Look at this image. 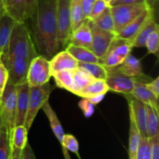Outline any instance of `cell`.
Wrapping results in <instances>:
<instances>
[{
    "instance_id": "obj_40",
    "label": "cell",
    "mask_w": 159,
    "mask_h": 159,
    "mask_svg": "<svg viewBox=\"0 0 159 159\" xmlns=\"http://www.w3.org/2000/svg\"><path fill=\"white\" fill-rule=\"evenodd\" d=\"M146 86L148 88V89L158 98L159 96V77H157L156 79L152 80L149 83H146Z\"/></svg>"
},
{
    "instance_id": "obj_3",
    "label": "cell",
    "mask_w": 159,
    "mask_h": 159,
    "mask_svg": "<svg viewBox=\"0 0 159 159\" xmlns=\"http://www.w3.org/2000/svg\"><path fill=\"white\" fill-rule=\"evenodd\" d=\"M147 9L148 7L145 2L110 6L116 35Z\"/></svg>"
},
{
    "instance_id": "obj_7",
    "label": "cell",
    "mask_w": 159,
    "mask_h": 159,
    "mask_svg": "<svg viewBox=\"0 0 159 159\" xmlns=\"http://www.w3.org/2000/svg\"><path fill=\"white\" fill-rule=\"evenodd\" d=\"M52 75L49 60L41 55H37L30 63L27 74L28 85L30 87L40 86L49 82Z\"/></svg>"
},
{
    "instance_id": "obj_36",
    "label": "cell",
    "mask_w": 159,
    "mask_h": 159,
    "mask_svg": "<svg viewBox=\"0 0 159 159\" xmlns=\"http://www.w3.org/2000/svg\"><path fill=\"white\" fill-rule=\"evenodd\" d=\"M79 107L81 109V110L83 113L84 116L85 117H90L93 116L95 111V107L93 103L89 102L88 99L85 98H82L80 101L79 102Z\"/></svg>"
},
{
    "instance_id": "obj_10",
    "label": "cell",
    "mask_w": 159,
    "mask_h": 159,
    "mask_svg": "<svg viewBox=\"0 0 159 159\" xmlns=\"http://www.w3.org/2000/svg\"><path fill=\"white\" fill-rule=\"evenodd\" d=\"M89 25L92 33V46L90 50L96 57L101 58L107 53L116 34L100 29L90 20H89Z\"/></svg>"
},
{
    "instance_id": "obj_17",
    "label": "cell",
    "mask_w": 159,
    "mask_h": 159,
    "mask_svg": "<svg viewBox=\"0 0 159 159\" xmlns=\"http://www.w3.org/2000/svg\"><path fill=\"white\" fill-rule=\"evenodd\" d=\"M153 12L154 10L149 9V8L147 9L138 18L135 19L130 24H128L126 27H124L120 32L118 33L116 36L117 37H120V38L125 39V40H130V42H132V40H134L138 31L141 29V27L144 26V24L147 22V20L152 16L154 15Z\"/></svg>"
},
{
    "instance_id": "obj_45",
    "label": "cell",
    "mask_w": 159,
    "mask_h": 159,
    "mask_svg": "<svg viewBox=\"0 0 159 159\" xmlns=\"http://www.w3.org/2000/svg\"><path fill=\"white\" fill-rule=\"evenodd\" d=\"M144 2H145V4L148 6V7L149 8V9L154 10L155 6H156L157 3H158V0H144Z\"/></svg>"
},
{
    "instance_id": "obj_11",
    "label": "cell",
    "mask_w": 159,
    "mask_h": 159,
    "mask_svg": "<svg viewBox=\"0 0 159 159\" xmlns=\"http://www.w3.org/2000/svg\"><path fill=\"white\" fill-rule=\"evenodd\" d=\"M107 69L108 76L106 82L109 90L126 95L131 94L134 86V79L123 75L110 68H107Z\"/></svg>"
},
{
    "instance_id": "obj_28",
    "label": "cell",
    "mask_w": 159,
    "mask_h": 159,
    "mask_svg": "<svg viewBox=\"0 0 159 159\" xmlns=\"http://www.w3.org/2000/svg\"><path fill=\"white\" fill-rule=\"evenodd\" d=\"M146 110H147L146 127H147L148 138H152V137L159 134V111L149 105H146Z\"/></svg>"
},
{
    "instance_id": "obj_13",
    "label": "cell",
    "mask_w": 159,
    "mask_h": 159,
    "mask_svg": "<svg viewBox=\"0 0 159 159\" xmlns=\"http://www.w3.org/2000/svg\"><path fill=\"white\" fill-rule=\"evenodd\" d=\"M110 68L123 75L133 79H138L144 76L141 62L131 54H129L119 65Z\"/></svg>"
},
{
    "instance_id": "obj_48",
    "label": "cell",
    "mask_w": 159,
    "mask_h": 159,
    "mask_svg": "<svg viewBox=\"0 0 159 159\" xmlns=\"http://www.w3.org/2000/svg\"><path fill=\"white\" fill-rule=\"evenodd\" d=\"M3 127V124H2V121L1 117H0V129Z\"/></svg>"
},
{
    "instance_id": "obj_30",
    "label": "cell",
    "mask_w": 159,
    "mask_h": 159,
    "mask_svg": "<svg viewBox=\"0 0 159 159\" xmlns=\"http://www.w3.org/2000/svg\"><path fill=\"white\" fill-rule=\"evenodd\" d=\"M70 14H71V27L72 32L77 29L85 20V17L82 12L81 0H71Z\"/></svg>"
},
{
    "instance_id": "obj_42",
    "label": "cell",
    "mask_w": 159,
    "mask_h": 159,
    "mask_svg": "<svg viewBox=\"0 0 159 159\" xmlns=\"http://www.w3.org/2000/svg\"><path fill=\"white\" fill-rule=\"evenodd\" d=\"M21 149L16 148L14 147H10V154L9 159H21L22 155Z\"/></svg>"
},
{
    "instance_id": "obj_31",
    "label": "cell",
    "mask_w": 159,
    "mask_h": 159,
    "mask_svg": "<svg viewBox=\"0 0 159 159\" xmlns=\"http://www.w3.org/2000/svg\"><path fill=\"white\" fill-rule=\"evenodd\" d=\"M94 79L90 75L79 68L73 70V80H74V94L78 95L79 92L85 89Z\"/></svg>"
},
{
    "instance_id": "obj_20",
    "label": "cell",
    "mask_w": 159,
    "mask_h": 159,
    "mask_svg": "<svg viewBox=\"0 0 159 159\" xmlns=\"http://www.w3.org/2000/svg\"><path fill=\"white\" fill-rule=\"evenodd\" d=\"M65 50L79 62L82 63H99V58L88 48L68 44Z\"/></svg>"
},
{
    "instance_id": "obj_1",
    "label": "cell",
    "mask_w": 159,
    "mask_h": 159,
    "mask_svg": "<svg viewBox=\"0 0 159 159\" xmlns=\"http://www.w3.org/2000/svg\"><path fill=\"white\" fill-rule=\"evenodd\" d=\"M27 21L30 23L29 29L37 54L50 60L58 52L57 0H38Z\"/></svg>"
},
{
    "instance_id": "obj_26",
    "label": "cell",
    "mask_w": 159,
    "mask_h": 159,
    "mask_svg": "<svg viewBox=\"0 0 159 159\" xmlns=\"http://www.w3.org/2000/svg\"><path fill=\"white\" fill-rule=\"evenodd\" d=\"M78 68L88 73L96 79L105 80L108 76V71L106 67L99 63H82L79 62Z\"/></svg>"
},
{
    "instance_id": "obj_14",
    "label": "cell",
    "mask_w": 159,
    "mask_h": 159,
    "mask_svg": "<svg viewBox=\"0 0 159 159\" xmlns=\"http://www.w3.org/2000/svg\"><path fill=\"white\" fill-rule=\"evenodd\" d=\"M68 44L91 49L92 33L89 25V19H85L82 24L71 32Z\"/></svg>"
},
{
    "instance_id": "obj_43",
    "label": "cell",
    "mask_w": 159,
    "mask_h": 159,
    "mask_svg": "<svg viewBox=\"0 0 159 159\" xmlns=\"http://www.w3.org/2000/svg\"><path fill=\"white\" fill-rule=\"evenodd\" d=\"M105 97V95L104 94H100V95H95V96H89L86 97L85 99H88L91 103H93V105H96V104H99V102H102V99Z\"/></svg>"
},
{
    "instance_id": "obj_49",
    "label": "cell",
    "mask_w": 159,
    "mask_h": 159,
    "mask_svg": "<svg viewBox=\"0 0 159 159\" xmlns=\"http://www.w3.org/2000/svg\"><path fill=\"white\" fill-rule=\"evenodd\" d=\"M0 131H1V129H0Z\"/></svg>"
},
{
    "instance_id": "obj_5",
    "label": "cell",
    "mask_w": 159,
    "mask_h": 159,
    "mask_svg": "<svg viewBox=\"0 0 159 159\" xmlns=\"http://www.w3.org/2000/svg\"><path fill=\"white\" fill-rule=\"evenodd\" d=\"M52 89L49 82L40 86L30 87L29 107L24 123V127L27 130L30 129L40 109L49 99Z\"/></svg>"
},
{
    "instance_id": "obj_24",
    "label": "cell",
    "mask_w": 159,
    "mask_h": 159,
    "mask_svg": "<svg viewBox=\"0 0 159 159\" xmlns=\"http://www.w3.org/2000/svg\"><path fill=\"white\" fill-rule=\"evenodd\" d=\"M109 91V88L105 80L102 79H94L91 83L89 84L85 89L79 92L77 96L82 98H86L95 95L104 94Z\"/></svg>"
},
{
    "instance_id": "obj_25",
    "label": "cell",
    "mask_w": 159,
    "mask_h": 159,
    "mask_svg": "<svg viewBox=\"0 0 159 159\" xmlns=\"http://www.w3.org/2000/svg\"><path fill=\"white\" fill-rule=\"evenodd\" d=\"M57 87L74 93L73 70H61L52 75Z\"/></svg>"
},
{
    "instance_id": "obj_35",
    "label": "cell",
    "mask_w": 159,
    "mask_h": 159,
    "mask_svg": "<svg viewBox=\"0 0 159 159\" xmlns=\"http://www.w3.org/2000/svg\"><path fill=\"white\" fill-rule=\"evenodd\" d=\"M109 6L104 0H95L93 2V7H92L91 12L89 16V20H93L97 18L102 12L106 9V8L108 7Z\"/></svg>"
},
{
    "instance_id": "obj_4",
    "label": "cell",
    "mask_w": 159,
    "mask_h": 159,
    "mask_svg": "<svg viewBox=\"0 0 159 159\" xmlns=\"http://www.w3.org/2000/svg\"><path fill=\"white\" fill-rule=\"evenodd\" d=\"M16 110V85L8 81L0 99V117L3 127L10 131L15 127Z\"/></svg>"
},
{
    "instance_id": "obj_21",
    "label": "cell",
    "mask_w": 159,
    "mask_h": 159,
    "mask_svg": "<svg viewBox=\"0 0 159 159\" xmlns=\"http://www.w3.org/2000/svg\"><path fill=\"white\" fill-rule=\"evenodd\" d=\"M159 26L158 23L155 22L154 15L152 16L148 20H147L144 26L141 29L138 31L137 35L132 40V45L133 48H144L145 47V42L148 36L152 34L155 30L158 29Z\"/></svg>"
},
{
    "instance_id": "obj_2",
    "label": "cell",
    "mask_w": 159,
    "mask_h": 159,
    "mask_svg": "<svg viewBox=\"0 0 159 159\" xmlns=\"http://www.w3.org/2000/svg\"><path fill=\"white\" fill-rule=\"evenodd\" d=\"M38 54L26 22H15L7 50L3 56L19 57L31 61Z\"/></svg>"
},
{
    "instance_id": "obj_19",
    "label": "cell",
    "mask_w": 159,
    "mask_h": 159,
    "mask_svg": "<svg viewBox=\"0 0 159 159\" xmlns=\"http://www.w3.org/2000/svg\"><path fill=\"white\" fill-rule=\"evenodd\" d=\"M131 95L135 99H138L145 105H149L159 111L158 98H157L146 86V83L134 79V86Z\"/></svg>"
},
{
    "instance_id": "obj_16",
    "label": "cell",
    "mask_w": 159,
    "mask_h": 159,
    "mask_svg": "<svg viewBox=\"0 0 159 159\" xmlns=\"http://www.w3.org/2000/svg\"><path fill=\"white\" fill-rule=\"evenodd\" d=\"M51 75L61 70H75L78 68L76 61L66 50L57 52L49 60Z\"/></svg>"
},
{
    "instance_id": "obj_32",
    "label": "cell",
    "mask_w": 159,
    "mask_h": 159,
    "mask_svg": "<svg viewBox=\"0 0 159 159\" xmlns=\"http://www.w3.org/2000/svg\"><path fill=\"white\" fill-rule=\"evenodd\" d=\"M10 154L9 131L5 127L0 131V159H9Z\"/></svg>"
},
{
    "instance_id": "obj_29",
    "label": "cell",
    "mask_w": 159,
    "mask_h": 159,
    "mask_svg": "<svg viewBox=\"0 0 159 159\" xmlns=\"http://www.w3.org/2000/svg\"><path fill=\"white\" fill-rule=\"evenodd\" d=\"M98 27L103 30L115 34L114 22H113V16H112L110 6L106 8L105 10L95 20H92Z\"/></svg>"
},
{
    "instance_id": "obj_27",
    "label": "cell",
    "mask_w": 159,
    "mask_h": 159,
    "mask_svg": "<svg viewBox=\"0 0 159 159\" xmlns=\"http://www.w3.org/2000/svg\"><path fill=\"white\" fill-rule=\"evenodd\" d=\"M133 45L130 40L120 38L116 36L112 40L107 51H111L125 58L129 54H130Z\"/></svg>"
},
{
    "instance_id": "obj_8",
    "label": "cell",
    "mask_w": 159,
    "mask_h": 159,
    "mask_svg": "<svg viewBox=\"0 0 159 159\" xmlns=\"http://www.w3.org/2000/svg\"><path fill=\"white\" fill-rule=\"evenodd\" d=\"M38 0H4L3 10L16 22H26L34 13Z\"/></svg>"
},
{
    "instance_id": "obj_46",
    "label": "cell",
    "mask_w": 159,
    "mask_h": 159,
    "mask_svg": "<svg viewBox=\"0 0 159 159\" xmlns=\"http://www.w3.org/2000/svg\"><path fill=\"white\" fill-rule=\"evenodd\" d=\"M3 5H4V0H0V12L3 10Z\"/></svg>"
},
{
    "instance_id": "obj_22",
    "label": "cell",
    "mask_w": 159,
    "mask_h": 159,
    "mask_svg": "<svg viewBox=\"0 0 159 159\" xmlns=\"http://www.w3.org/2000/svg\"><path fill=\"white\" fill-rule=\"evenodd\" d=\"M130 115V131H129V159H137V153L139 148L141 134L139 133L138 127L136 125L133 114L129 110Z\"/></svg>"
},
{
    "instance_id": "obj_6",
    "label": "cell",
    "mask_w": 159,
    "mask_h": 159,
    "mask_svg": "<svg viewBox=\"0 0 159 159\" xmlns=\"http://www.w3.org/2000/svg\"><path fill=\"white\" fill-rule=\"evenodd\" d=\"M71 0H57V47L65 48L71 33Z\"/></svg>"
},
{
    "instance_id": "obj_12",
    "label": "cell",
    "mask_w": 159,
    "mask_h": 159,
    "mask_svg": "<svg viewBox=\"0 0 159 159\" xmlns=\"http://www.w3.org/2000/svg\"><path fill=\"white\" fill-rule=\"evenodd\" d=\"M16 110L15 126H24L28 107H29L30 86L27 82L16 85Z\"/></svg>"
},
{
    "instance_id": "obj_34",
    "label": "cell",
    "mask_w": 159,
    "mask_h": 159,
    "mask_svg": "<svg viewBox=\"0 0 159 159\" xmlns=\"http://www.w3.org/2000/svg\"><path fill=\"white\" fill-rule=\"evenodd\" d=\"M137 159H151V146L148 138H141Z\"/></svg>"
},
{
    "instance_id": "obj_47",
    "label": "cell",
    "mask_w": 159,
    "mask_h": 159,
    "mask_svg": "<svg viewBox=\"0 0 159 159\" xmlns=\"http://www.w3.org/2000/svg\"><path fill=\"white\" fill-rule=\"evenodd\" d=\"M118 0H110V6H113L116 2H117Z\"/></svg>"
},
{
    "instance_id": "obj_41",
    "label": "cell",
    "mask_w": 159,
    "mask_h": 159,
    "mask_svg": "<svg viewBox=\"0 0 159 159\" xmlns=\"http://www.w3.org/2000/svg\"><path fill=\"white\" fill-rule=\"evenodd\" d=\"M21 159H37L32 148L28 143L22 151Z\"/></svg>"
},
{
    "instance_id": "obj_50",
    "label": "cell",
    "mask_w": 159,
    "mask_h": 159,
    "mask_svg": "<svg viewBox=\"0 0 159 159\" xmlns=\"http://www.w3.org/2000/svg\"><path fill=\"white\" fill-rule=\"evenodd\" d=\"M0 99H1V97H0Z\"/></svg>"
},
{
    "instance_id": "obj_23",
    "label": "cell",
    "mask_w": 159,
    "mask_h": 159,
    "mask_svg": "<svg viewBox=\"0 0 159 159\" xmlns=\"http://www.w3.org/2000/svg\"><path fill=\"white\" fill-rule=\"evenodd\" d=\"M28 130L23 125L15 126L9 132L10 147L23 150L27 144Z\"/></svg>"
},
{
    "instance_id": "obj_33",
    "label": "cell",
    "mask_w": 159,
    "mask_h": 159,
    "mask_svg": "<svg viewBox=\"0 0 159 159\" xmlns=\"http://www.w3.org/2000/svg\"><path fill=\"white\" fill-rule=\"evenodd\" d=\"M145 47L147 48L149 54L158 55L159 49V28L153 31L148 36L146 40Z\"/></svg>"
},
{
    "instance_id": "obj_18",
    "label": "cell",
    "mask_w": 159,
    "mask_h": 159,
    "mask_svg": "<svg viewBox=\"0 0 159 159\" xmlns=\"http://www.w3.org/2000/svg\"><path fill=\"white\" fill-rule=\"evenodd\" d=\"M15 20L4 12H0V61L6 54Z\"/></svg>"
},
{
    "instance_id": "obj_38",
    "label": "cell",
    "mask_w": 159,
    "mask_h": 159,
    "mask_svg": "<svg viewBox=\"0 0 159 159\" xmlns=\"http://www.w3.org/2000/svg\"><path fill=\"white\" fill-rule=\"evenodd\" d=\"M8 79H9V75H8L7 70L5 68L2 62L0 61V97L7 84Z\"/></svg>"
},
{
    "instance_id": "obj_39",
    "label": "cell",
    "mask_w": 159,
    "mask_h": 159,
    "mask_svg": "<svg viewBox=\"0 0 159 159\" xmlns=\"http://www.w3.org/2000/svg\"><path fill=\"white\" fill-rule=\"evenodd\" d=\"M94 2L95 0H81L82 12H83V16L85 19H88L89 16V14L91 12V9Z\"/></svg>"
},
{
    "instance_id": "obj_9",
    "label": "cell",
    "mask_w": 159,
    "mask_h": 159,
    "mask_svg": "<svg viewBox=\"0 0 159 159\" xmlns=\"http://www.w3.org/2000/svg\"><path fill=\"white\" fill-rule=\"evenodd\" d=\"M2 62L6 68L9 75L8 81L14 85L26 82L30 61L26 59L3 56Z\"/></svg>"
},
{
    "instance_id": "obj_37",
    "label": "cell",
    "mask_w": 159,
    "mask_h": 159,
    "mask_svg": "<svg viewBox=\"0 0 159 159\" xmlns=\"http://www.w3.org/2000/svg\"><path fill=\"white\" fill-rule=\"evenodd\" d=\"M151 146V159H159V134L148 138Z\"/></svg>"
},
{
    "instance_id": "obj_15",
    "label": "cell",
    "mask_w": 159,
    "mask_h": 159,
    "mask_svg": "<svg viewBox=\"0 0 159 159\" xmlns=\"http://www.w3.org/2000/svg\"><path fill=\"white\" fill-rule=\"evenodd\" d=\"M129 110L131 111L139 133L143 138H148L146 120H147V110L146 105L134 97L129 99Z\"/></svg>"
},
{
    "instance_id": "obj_44",
    "label": "cell",
    "mask_w": 159,
    "mask_h": 159,
    "mask_svg": "<svg viewBox=\"0 0 159 159\" xmlns=\"http://www.w3.org/2000/svg\"><path fill=\"white\" fill-rule=\"evenodd\" d=\"M144 2V0H118L114 6L118 5H130V4H138V3Z\"/></svg>"
}]
</instances>
